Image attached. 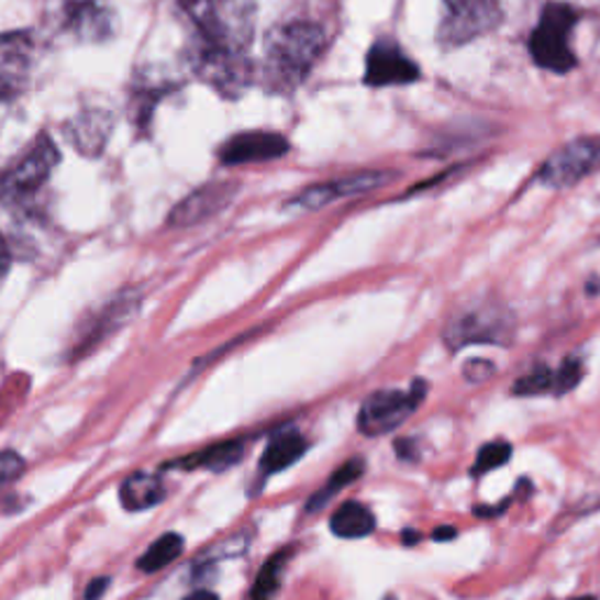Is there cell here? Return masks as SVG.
Returning <instances> with one entry per match:
<instances>
[{"label":"cell","mask_w":600,"mask_h":600,"mask_svg":"<svg viewBox=\"0 0 600 600\" xmlns=\"http://www.w3.org/2000/svg\"><path fill=\"white\" fill-rule=\"evenodd\" d=\"M364 469H366V465H364L362 457H355V460H347L343 467L335 469L333 476L329 479V484L320 492H314V498H310L308 511H320L335 496V492H341L349 484H355L359 479V476L364 474Z\"/></svg>","instance_id":"obj_21"},{"label":"cell","mask_w":600,"mask_h":600,"mask_svg":"<svg viewBox=\"0 0 600 600\" xmlns=\"http://www.w3.org/2000/svg\"><path fill=\"white\" fill-rule=\"evenodd\" d=\"M59 165V151L47 134L33 141L31 148L16 160L8 171L0 176V202L8 207L26 204L35 198L47 181L52 171Z\"/></svg>","instance_id":"obj_5"},{"label":"cell","mask_w":600,"mask_h":600,"mask_svg":"<svg viewBox=\"0 0 600 600\" xmlns=\"http://www.w3.org/2000/svg\"><path fill=\"white\" fill-rule=\"evenodd\" d=\"M287 560H289V552H279L266 563V566L260 568L256 585L252 589L254 600H273L277 596L279 585H281V573H285Z\"/></svg>","instance_id":"obj_23"},{"label":"cell","mask_w":600,"mask_h":600,"mask_svg":"<svg viewBox=\"0 0 600 600\" xmlns=\"http://www.w3.org/2000/svg\"><path fill=\"white\" fill-rule=\"evenodd\" d=\"M420 78V68L409 55L390 38H380L368 49L366 76L364 80L370 87L387 85H409Z\"/></svg>","instance_id":"obj_10"},{"label":"cell","mask_w":600,"mask_h":600,"mask_svg":"<svg viewBox=\"0 0 600 600\" xmlns=\"http://www.w3.org/2000/svg\"><path fill=\"white\" fill-rule=\"evenodd\" d=\"M308 451V441L300 436L298 432L289 430L285 434L275 436L266 453H263L260 457V471L263 474H277V471H285L287 467L296 465L300 457L305 455Z\"/></svg>","instance_id":"obj_16"},{"label":"cell","mask_w":600,"mask_h":600,"mask_svg":"<svg viewBox=\"0 0 600 600\" xmlns=\"http://www.w3.org/2000/svg\"><path fill=\"white\" fill-rule=\"evenodd\" d=\"M134 308H136V303H130V300H125V298H120V300H115V303L105 305L103 312L99 314V320L92 324L90 331L85 333V338L80 341L78 347H80V349L92 347V345H97L101 338H105V335H109V333L118 331L122 324H125V322L130 320L132 312H134Z\"/></svg>","instance_id":"obj_20"},{"label":"cell","mask_w":600,"mask_h":600,"mask_svg":"<svg viewBox=\"0 0 600 600\" xmlns=\"http://www.w3.org/2000/svg\"><path fill=\"white\" fill-rule=\"evenodd\" d=\"M326 49V33L312 22H289L270 31L263 59V85L287 95L303 82Z\"/></svg>","instance_id":"obj_2"},{"label":"cell","mask_w":600,"mask_h":600,"mask_svg":"<svg viewBox=\"0 0 600 600\" xmlns=\"http://www.w3.org/2000/svg\"><path fill=\"white\" fill-rule=\"evenodd\" d=\"M33 41L29 33L0 35V103L20 97L31 78Z\"/></svg>","instance_id":"obj_9"},{"label":"cell","mask_w":600,"mask_h":600,"mask_svg":"<svg viewBox=\"0 0 600 600\" xmlns=\"http://www.w3.org/2000/svg\"><path fill=\"white\" fill-rule=\"evenodd\" d=\"M509 457H511V446L507 444V441H492V444H486L479 451V455H476V465L471 474L479 476V474L498 469L509 463Z\"/></svg>","instance_id":"obj_25"},{"label":"cell","mask_w":600,"mask_h":600,"mask_svg":"<svg viewBox=\"0 0 600 600\" xmlns=\"http://www.w3.org/2000/svg\"><path fill=\"white\" fill-rule=\"evenodd\" d=\"M289 151V141L273 132H244L233 136L221 148V160L225 165H246L275 160Z\"/></svg>","instance_id":"obj_11"},{"label":"cell","mask_w":600,"mask_h":600,"mask_svg":"<svg viewBox=\"0 0 600 600\" xmlns=\"http://www.w3.org/2000/svg\"><path fill=\"white\" fill-rule=\"evenodd\" d=\"M66 26L80 38H103L111 31V14L101 0H68Z\"/></svg>","instance_id":"obj_15"},{"label":"cell","mask_w":600,"mask_h":600,"mask_svg":"<svg viewBox=\"0 0 600 600\" xmlns=\"http://www.w3.org/2000/svg\"><path fill=\"white\" fill-rule=\"evenodd\" d=\"M556 390V374L546 366H535L531 374L521 376L514 382V395L519 397H537Z\"/></svg>","instance_id":"obj_24"},{"label":"cell","mask_w":600,"mask_h":600,"mask_svg":"<svg viewBox=\"0 0 600 600\" xmlns=\"http://www.w3.org/2000/svg\"><path fill=\"white\" fill-rule=\"evenodd\" d=\"M165 488L157 476L148 474H132L120 488V502L127 511H144L163 502Z\"/></svg>","instance_id":"obj_19"},{"label":"cell","mask_w":600,"mask_h":600,"mask_svg":"<svg viewBox=\"0 0 600 600\" xmlns=\"http://www.w3.org/2000/svg\"><path fill=\"white\" fill-rule=\"evenodd\" d=\"M427 395V382L415 380L409 392L401 390H380L370 395L359 411V430L366 436H382L401 427L415 411L420 401Z\"/></svg>","instance_id":"obj_7"},{"label":"cell","mask_w":600,"mask_h":600,"mask_svg":"<svg viewBox=\"0 0 600 600\" xmlns=\"http://www.w3.org/2000/svg\"><path fill=\"white\" fill-rule=\"evenodd\" d=\"M516 333L514 312L498 300H479L457 310L446 329L444 341L448 349L460 352L467 345H509Z\"/></svg>","instance_id":"obj_3"},{"label":"cell","mask_w":600,"mask_h":600,"mask_svg":"<svg viewBox=\"0 0 600 600\" xmlns=\"http://www.w3.org/2000/svg\"><path fill=\"white\" fill-rule=\"evenodd\" d=\"M455 535H457V531H455V527H451V525L436 527V531L432 533V537H434L436 542H448V540H455Z\"/></svg>","instance_id":"obj_31"},{"label":"cell","mask_w":600,"mask_h":600,"mask_svg":"<svg viewBox=\"0 0 600 600\" xmlns=\"http://www.w3.org/2000/svg\"><path fill=\"white\" fill-rule=\"evenodd\" d=\"M446 16L438 29L444 47H460L498 29L502 22L500 0H444Z\"/></svg>","instance_id":"obj_6"},{"label":"cell","mask_w":600,"mask_h":600,"mask_svg":"<svg viewBox=\"0 0 600 600\" xmlns=\"http://www.w3.org/2000/svg\"><path fill=\"white\" fill-rule=\"evenodd\" d=\"M196 24L190 64L198 78L223 97H240L252 82L249 45L256 0H179Z\"/></svg>","instance_id":"obj_1"},{"label":"cell","mask_w":600,"mask_h":600,"mask_svg":"<svg viewBox=\"0 0 600 600\" xmlns=\"http://www.w3.org/2000/svg\"><path fill=\"white\" fill-rule=\"evenodd\" d=\"M181 552H184V537L176 535V533H167L148 546L144 558L138 560V570H144V573L163 570L169 566L171 560L179 558Z\"/></svg>","instance_id":"obj_22"},{"label":"cell","mask_w":600,"mask_h":600,"mask_svg":"<svg viewBox=\"0 0 600 600\" xmlns=\"http://www.w3.org/2000/svg\"><path fill=\"white\" fill-rule=\"evenodd\" d=\"M581 376H585V368H581V362L570 357L563 362V366L556 370V390L554 395H568L579 385Z\"/></svg>","instance_id":"obj_26"},{"label":"cell","mask_w":600,"mask_h":600,"mask_svg":"<svg viewBox=\"0 0 600 600\" xmlns=\"http://www.w3.org/2000/svg\"><path fill=\"white\" fill-rule=\"evenodd\" d=\"M492 374H496V368H492V364L486 362V359H471V362L465 364V378L471 385L486 382L488 378H492Z\"/></svg>","instance_id":"obj_28"},{"label":"cell","mask_w":600,"mask_h":600,"mask_svg":"<svg viewBox=\"0 0 600 600\" xmlns=\"http://www.w3.org/2000/svg\"><path fill=\"white\" fill-rule=\"evenodd\" d=\"M109 585H111L109 577L92 579L90 585H87V589H85V600H101V596L105 593V589H109Z\"/></svg>","instance_id":"obj_29"},{"label":"cell","mask_w":600,"mask_h":600,"mask_svg":"<svg viewBox=\"0 0 600 600\" xmlns=\"http://www.w3.org/2000/svg\"><path fill=\"white\" fill-rule=\"evenodd\" d=\"M244 455V444L242 441H225V444L209 446L196 455L181 457V460L171 463L169 467L176 469H211V471H223L227 467H233L242 460Z\"/></svg>","instance_id":"obj_17"},{"label":"cell","mask_w":600,"mask_h":600,"mask_svg":"<svg viewBox=\"0 0 600 600\" xmlns=\"http://www.w3.org/2000/svg\"><path fill=\"white\" fill-rule=\"evenodd\" d=\"M113 130V118L109 111H82L68 125V136L74 146L85 155H97L103 151Z\"/></svg>","instance_id":"obj_14"},{"label":"cell","mask_w":600,"mask_h":600,"mask_svg":"<svg viewBox=\"0 0 600 600\" xmlns=\"http://www.w3.org/2000/svg\"><path fill=\"white\" fill-rule=\"evenodd\" d=\"M231 196H233V186H225V184L200 188V190L192 192L188 200H184L179 207L171 211L169 223L171 225H181V227L196 225V223L209 219L211 214H216L221 207L227 204Z\"/></svg>","instance_id":"obj_13"},{"label":"cell","mask_w":600,"mask_h":600,"mask_svg":"<svg viewBox=\"0 0 600 600\" xmlns=\"http://www.w3.org/2000/svg\"><path fill=\"white\" fill-rule=\"evenodd\" d=\"M8 270H10V252H8L5 240L0 237V285H3Z\"/></svg>","instance_id":"obj_30"},{"label":"cell","mask_w":600,"mask_h":600,"mask_svg":"<svg viewBox=\"0 0 600 600\" xmlns=\"http://www.w3.org/2000/svg\"><path fill=\"white\" fill-rule=\"evenodd\" d=\"M184 600H219L216 593H211V591H192L190 596H186Z\"/></svg>","instance_id":"obj_32"},{"label":"cell","mask_w":600,"mask_h":600,"mask_svg":"<svg viewBox=\"0 0 600 600\" xmlns=\"http://www.w3.org/2000/svg\"><path fill=\"white\" fill-rule=\"evenodd\" d=\"M24 469H26V465L22 460V455H16L12 451L0 453V490L20 479Z\"/></svg>","instance_id":"obj_27"},{"label":"cell","mask_w":600,"mask_h":600,"mask_svg":"<svg viewBox=\"0 0 600 600\" xmlns=\"http://www.w3.org/2000/svg\"><path fill=\"white\" fill-rule=\"evenodd\" d=\"M600 169V136H581L558 148L542 165L540 179L549 188H570Z\"/></svg>","instance_id":"obj_8"},{"label":"cell","mask_w":600,"mask_h":600,"mask_svg":"<svg viewBox=\"0 0 600 600\" xmlns=\"http://www.w3.org/2000/svg\"><path fill=\"white\" fill-rule=\"evenodd\" d=\"M579 22V12L568 3H546L535 31L527 41L533 62L552 74H568L577 66L570 38Z\"/></svg>","instance_id":"obj_4"},{"label":"cell","mask_w":600,"mask_h":600,"mask_svg":"<svg viewBox=\"0 0 600 600\" xmlns=\"http://www.w3.org/2000/svg\"><path fill=\"white\" fill-rule=\"evenodd\" d=\"M392 179L395 176L387 174V171H366V174H357V176H347V179L322 184V186H314V188L305 190L303 196L296 198L293 204L303 207V209H322L333 200L349 198V196H357V192L380 188L385 184H390Z\"/></svg>","instance_id":"obj_12"},{"label":"cell","mask_w":600,"mask_h":600,"mask_svg":"<svg viewBox=\"0 0 600 600\" xmlns=\"http://www.w3.org/2000/svg\"><path fill=\"white\" fill-rule=\"evenodd\" d=\"M331 531L343 540H362L376 531V516L359 502H345L331 516Z\"/></svg>","instance_id":"obj_18"}]
</instances>
